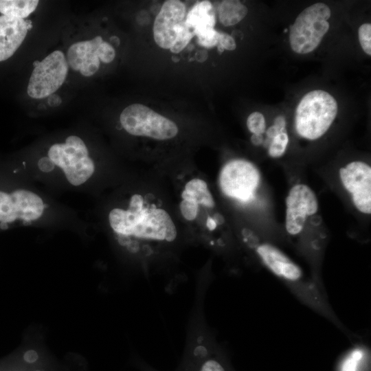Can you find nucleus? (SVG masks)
Wrapping results in <instances>:
<instances>
[{
	"label": "nucleus",
	"mask_w": 371,
	"mask_h": 371,
	"mask_svg": "<svg viewBox=\"0 0 371 371\" xmlns=\"http://www.w3.org/2000/svg\"><path fill=\"white\" fill-rule=\"evenodd\" d=\"M337 103L328 92L314 90L306 93L298 104L295 128L303 138L315 140L328 130L337 113Z\"/></svg>",
	"instance_id": "f257e3e1"
},
{
	"label": "nucleus",
	"mask_w": 371,
	"mask_h": 371,
	"mask_svg": "<svg viewBox=\"0 0 371 371\" xmlns=\"http://www.w3.org/2000/svg\"><path fill=\"white\" fill-rule=\"evenodd\" d=\"M329 7L316 3L304 9L291 26L289 42L291 49L300 54L313 51L329 29Z\"/></svg>",
	"instance_id": "f03ea898"
},
{
	"label": "nucleus",
	"mask_w": 371,
	"mask_h": 371,
	"mask_svg": "<svg viewBox=\"0 0 371 371\" xmlns=\"http://www.w3.org/2000/svg\"><path fill=\"white\" fill-rule=\"evenodd\" d=\"M48 157L63 170L67 181L74 186L86 182L95 170L85 144L76 135L69 136L65 143L53 144L48 150Z\"/></svg>",
	"instance_id": "7ed1b4c3"
},
{
	"label": "nucleus",
	"mask_w": 371,
	"mask_h": 371,
	"mask_svg": "<svg viewBox=\"0 0 371 371\" xmlns=\"http://www.w3.org/2000/svg\"><path fill=\"white\" fill-rule=\"evenodd\" d=\"M120 120L125 131L133 135L168 139L178 133V127L175 122L141 104H133L126 107Z\"/></svg>",
	"instance_id": "20e7f679"
},
{
	"label": "nucleus",
	"mask_w": 371,
	"mask_h": 371,
	"mask_svg": "<svg viewBox=\"0 0 371 371\" xmlns=\"http://www.w3.org/2000/svg\"><path fill=\"white\" fill-rule=\"evenodd\" d=\"M260 175L254 164L244 159L227 162L219 174V186L227 196L247 202L253 199Z\"/></svg>",
	"instance_id": "39448f33"
},
{
	"label": "nucleus",
	"mask_w": 371,
	"mask_h": 371,
	"mask_svg": "<svg viewBox=\"0 0 371 371\" xmlns=\"http://www.w3.org/2000/svg\"><path fill=\"white\" fill-rule=\"evenodd\" d=\"M68 72V63L64 54L54 51L41 62H37L30 76L27 93L41 99L52 95L63 84Z\"/></svg>",
	"instance_id": "423d86ee"
},
{
	"label": "nucleus",
	"mask_w": 371,
	"mask_h": 371,
	"mask_svg": "<svg viewBox=\"0 0 371 371\" xmlns=\"http://www.w3.org/2000/svg\"><path fill=\"white\" fill-rule=\"evenodd\" d=\"M45 208L41 198L26 190H16L10 194L0 191V223H8L17 219L31 222L38 219Z\"/></svg>",
	"instance_id": "0eeeda50"
},
{
	"label": "nucleus",
	"mask_w": 371,
	"mask_h": 371,
	"mask_svg": "<svg viewBox=\"0 0 371 371\" xmlns=\"http://www.w3.org/2000/svg\"><path fill=\"white\" fill-rule=\"evenodd\" d=\"M319 205L313 190L307 185L298 183L289 190L286 199L285 229L292 236L304 229L307 218L317 213Z\"/></svg>",
	"instance_id": "6e6552de"
},
{
	"label": "nucleus",
	"mask_w": 371,
	"mask_h": 371,
	"mask_svg": "<svg viewBox=\"0 0 371 371\" xmlns=\"http://www.w3.org/2000/svg\"><path fill=\"white\" fill-rule=\"evenodd\" d=\"M341 182L350 193L355 207L361 213H371V168L364 161H354L341 168Z\"/></svg>",
	"instance_id": "1a4fd4ad"
},
{
	"label": "nucleus",
	"mask_w": 371,
	"mask_h": 371,
	"mask_svg": "<svg viewBox=\"0 0 371 371\" xmlns=\"http://www.w3.org/2000/svg\"><path fill=\"white\" fill-rule=\"evenodd\" d=\"M185 16L186 6L181 1L168 0L164 3L153 25L154 39L160 47H172Z\"/></svg>",
	"instance_id": "9d476101"
},
{
	"label": "nucleus",
	"mask_w": 371,
	"mask_h": 371,
	"mask_svg": "<svg viewBox=\"0 0 371 371\" xmlns=\"http://www.w3.org/2000/svg\"><path fill=\"white\" fill-rule=\"evenodd\" d=\"M177 235L176 227L166 211L159 208H146L131 236L171 243L176 239Z\"/></svg>",
	"instance_id": "9b49d317"
},
{
	"label": "nucleus",
	"mask_w": 371,
	"mask_h": 371,
	"mask_svg": "<svg viewBox=\"0 0 371 371\" xmlns=\"http://www.w3.org/2000/svg\"><path fill=\"white\" fill-rule=\"evenodd\" d=\"M256 252L264 265L278 277L289 284L300 280L302 276L300 267L275 246L262 243L257 245Z\"/></svg>",
	"instance_id": "f8f14e48"
},
{
	"label": "nucleus",
	"mask_w": 371,
	"mask_h": 371,
	"mask_svg": "<svg viewBox=\"0 0 371 371\" xmlns=\"http://www.w3.org/2000/svg\"><path fill=\"white\" fill-rule=\"evenodd\" d=\"M102 41V37L98 36L91 40L71 45L67 54L68 65L85 76L93 75L100 67L98 48Z\"/></svg>",
	"instance_id": "ddd939ff"
},
{
	"label": "nucleus",
	"mask_w": 371,
	"mask_h": 371,
	"mask_svg": "<svg viewBox=\"0 0 371 371\" xmlns=\"http://www.w3.org/2000/svg\"><path fill=\"white\" fill-rule=\"evenodd\" d=\"M30 24L23 19L0 16V62L12 56L23 41Z\"/></svg>",
	"instance_id": "4468645a"
},
{
	"label": "nucleus",
	"mask_w": 371,
	"mask_h": 371,
	"mask_svg": "<svg viewBox=\"0 0 371 371\" xmlns=\"http://www.w3.org/2000/svg\"><path fill=\"white\" fill-rule=\"evenodd\" d=\"M146 209L142 196L138 194L133 195L127 210L114 208L109 212L111 227L117 234L131 236L134 228L142 220Z\"/></svg>",
	"instance_id": "2eb2a0df"
},
{
	"label": "nucleus",
	"mask_w": 371,
	"mask_h": 371,
	"mask_svg": "<svg viewBox=\"0 0 371 371\" xmlns=\"http://www.w3.org/2000/svg\"><path fill=\"white\" fill-rule=\"evenodd\" d=\"M185 23L194 36L203 31L214 29L216 19L211 2L202 1L196 3L187 14Z\"/></svg>",
	"instance_id": "dca6fc26"
},
{
	"label": "nucleus",
	"mask_w": 371,
	"mask_h": 371,
	"mask_svg": "<svg viewBox=\"0 0 371 371\" xmlns=\"http://www.w3.org/2000/svg\"><path fill=\"white\" fill-rule=\"evenodd\" d=\"M183 200L192 201L197 204L212 207L214 201L207 185L202 179H193L189 181L185 186V189L181 194Z\"/></svg>",
	"instance_id": "f3484780"
},
{
	"label": "nucleus",
	"mask_w": 371,
	"mask_h": 371,
	"mask_svg": "<svg viewBox=\"0 0 371 371\" xmlns=\"http://www.w3.org/2000/svg\"><path fill=\"white\" fill-rule=\"evenodd\" d=\"M247 8L239 1H223L218 8V17L225 26L234 25L240 22L247 14Z\"/></svg>",
	"instance_id": "a211bd4d"
},
{
	"label": "nucleus",
	"mask_w": 371,
	"mask_h": 371,
	"mask_svg": "<svg viewBox=\"0 0 371 371\" xmlns=\"http://www.w3.org/2000/svg\"><path fill=\"white\" fill-rule=\"evenodd\" d=\"M38 3L36 0H0V12L23 19L36 10Z\"/></svg>",
	"instance_id": "6ab92c4d"
},
{
	"label": "nucleus",
	"mask_w": 371,
	"mask_h": 371,
	"mask_svg": "<svg viewBox=\"0 0 371 371\" xmlns=\"http://www.w3.org/2000/svg\"><path fill=\"white\" fill-rule=\"evenodd\" d=\"M364 357L365 352L362 348L352 350L343 360L340 371H359Z\"/></svg>",
	"instance_id": "aec40b11"
},
{
	"label": "nucleus",
	"mask_w": 371,
	"mask_h": 371,
	"mask_svg": "<svg viewBox=\"0 0 371 371\" xmlns=\"http://www.w3.org/2000/svg\"><path fill=\"white\" fill-rule=\"evenodd\" d=\"M194 36L193 32L186 25L184 21L178 30L177 36L170 48V51L173 53L181 52Z\"/></svg>",
	"instance_id": "412c9836"
},
{
	"label": "nucleus",
	"mask_w": 371,
	"mask_h": 371,
	"mask_svg": "<svg viewBox=\"0 0 371 371\" xmlns=\"http://www.w3.org/2000/svg\"><path fill=\"white\" fill-rule=\"evenodd\" d=\"M289 142L287 133L284 131L272 139L269 147V155L273 158L281 157L286 151Z\"/></svg>",
	"instance_id": "4be33fe9"
},
{
	"label": "nucleus",
	"mask_w": 371,
	"mask_h": 371,
	"mask_svg": "<svg viewBox=\"0 0 371 371\" xmlns=\"http://www.w3.org/2000/svg\"><path fill=\"white\" fill-rule=\"evenodd\" d=\"M247 126L250 132L253 134H260L265 133L266 123L264 115L260 112L251 113L247 120Z\"/></svg>",
	"instance_id": "5701e85b"
},
{
	"label": "nucleus",
	"mask_w": 371,
	"mask_h": 371,
	"mask_svg": "<svg viewBox=\"0 0 371 371\" xmlns=\"http://www.w3.org/2000/svg\"><path fill=\"white\" fill-rule=\"evenodd\" d=\"M359 40L363 51L369 56L371 55V25L362 24L358 31Z\"/></svg>",
	"instance_id": "b1692460"
},
{
	"label": "nucleus",
	"mask_w": 371,
	"mask_h": 371,
	"mask_svg": "<svg viewBox=\"0 0 371 371\" xmlns=\"http://www.w3.org/2000/svg\"><path fill=\"white\" fill-rule=\"evenodd\" d=\"M198 43L205 47H212L218 45V32L214 29L203 31L196 35Z\"/></svg>",
	"instance_id": "393cba45"
},
{
	"label": "nucleus",
	"mask_w": 371,
	"mask_h": 371,
	"mask_svg": "<svg viewBox=\"0 0 371 371\" xmlns=\"http://www.w3.org/2000/svg\"><path fill=\"white\" fill-rule=\"evenodd\" d=\"M180 210L186 220L192 221L197 216L199 204L192 201L183 200L180 203Z\"/></svg>",
	"instance_id": "a878e982"
},
{
	"label": "nucleus",
	"mask_w": 371,
	"mask_h": 371,
	"mask_svg": "<svg viewBox=\"0 0 371 371\" xmlns=\"http://www.w3.org/2000/svg\"><path fill=\"white\" fill-rule=\"evenodd\" d=\"M98 56L100 60L104 63H109L113 60L115 52L111 45L103 41L98 46Z\"/></svg>",
	"instance_id": "bb28decb"
},
{
	"label": "nucleus",
	"mask_w": 371,
	"mask_h": 371,
	"mask_svg": "<svg viewBox=\"0 0 371 371\" xmlns=\"http://www.w3.org/2000/svg\"><path fill=\"white\" fill-rule=\"evenodd\" d=\"M198 371H227L220 361L208 358L201 366Z\"/></svg>",
	"instance_id": "cd10ccee"
},
{
	"label": "nucleus",
	"mask_w": 371,
	"mask_h": 371,
	"mask_svg": "<svg viewBox=\"0 0 371 371\" xmlns=\"http://www.w3.org/2000/svg\"><path fill=\"white\" fill-rule=\"evenodd\" d=\"M218 44L223 47L224 49L234 50L236 47L234 39L230 35L219 32L218 36Z\"/></svg>",
	"instance_id": "c85d7f7f"
},
{
	"label": "nucleus",
	"mask_w": 371,
	"mask_h": 371,
	"mask_svg": "<svg viewBox=\"0 0 371 371\" xmlns=\"http://www.w3.org/2000/svg\"><path fill=\"white\" fill-rule=\"evenodd\" d=\"M54 166V164L52 162L49 157H43L38 161V167L43 172L51 171Z\"/></svg>",
	"instance_id": "c756f323"
},
{
	"label": "nucleus",
	"mask_w": 371,
	"mask_h": 371,
	"mask_svg": "<svg viewBox=\"0 0 371 371\" xmlns=\"http://www.w3.org/2000/svg\"><path fill=\"white\" fill-rule=\"evenodd\" d=\"M280 133L285 131L286 121L282 115H278L274 120L273 125Z\"/></svg>",
	"instance_id": "7c9ffc66"
},
{
	"label": "nucleus",
	"mask_w": 371,
	"mask_h": 371,
	"mask_svg": "<svg viewBox=\"0 0 371 371\" xmlns=\"http://www.w3.org/2000/svg\"><path fill=\"white\" fill-rule=\"evenodd\" d=\"M61 103V98L57 95H51L48 98V104L51 106H57Z\"/></svg>",
	"instance_id": "2f4dec72"
},
{
	"label": "nucleus",
	"mask_w": 371,
	"mask_h": 371,
	"mask_svg": "<svg viewBox=\"0 0 371 371\" xmlns=\"http://www.w3.org/2000/svg\"><path fill=\"white\" fill-rule=\"evenodd\" d=\"M251 141L254 145L258 146L261 144L263 142L262 135L253 134L251 137Z\"/></svg>",
	"instance_id": "473e14b6"
},
{
	"label": "nucleus",
	"mask_w": 371,
	"mask_h": 371,
	"mask_svg": "<svg viewBox=\"0 0 371 371\" xmlns=\"http://www.w3.org/2000/svg\"><path fill=\"white\" fill-rule=\"evenodd\" d=\"M280 133V132L273 125L270 126L267 131V135L268 138L273 139Z\"/></svg>",
	"instance_id": "72a5a7b5"
},
{
	"label": "nucleus",
	"mask_w": 371,
	"mask_h": 371,
	"mask_svg": "<svg viewBox=\"0 0 371 371\" xmlns=\"http://www.w3.org/2000/svg\"><path fill=\"white\" fill-rule=\"evenodd\" d=\"M206 225L210 231H213L216 229L217 225L216 221L213 218L208 217L207 218Z\"/></svg>",
	"instance_id": "f704fd0d"
},
{
	"label": "nucleus",
	"mask_w": 371,
	"mask_h": 371,
	"mask_svg": "<svg viewBox=\"0 0 371 371\" xmlns=\"http://www.w3.org/2000/svg\"><path fill=\"white\" fill-rule=\"evenodd\" d=\"M218 45V50L220 53H222L223 51H224V49L223 48L222 46H221L220 45Z\"/></svg>",
	"instance_id": "c9c22d12"
}]
</instances>
